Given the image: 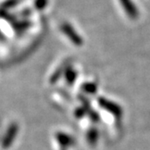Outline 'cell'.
Returning <instances> with one entry per match:
<instances>
[{
  "mask_svg": "<svg viewBox=\"0 0 150 150\" xmlns=\"http://www.w3.org/2000/svg\"><path fill=\"white\" fill-rule=\"evenodd\" d=\"M119 1L121 5L123 6V8L129 15V17L132 18H136L138 17L139 12L134 3L132 2V0H119Z\"/></svg>",
  "mask_w": 150,
  "mask_h": 150,
  "instance_id": "7a4b0ae2",
  "label": "cell"
},
{
  "mask_svg": "<svg viewBox=\"0 0 150 150\" xmlns=\"http://www.w3.org/2000/svg\"><path fill=\"white\" fill-rule=\"evenodd\" d=\"M18 132V125L15 123H12L8 127L5 136L2 141V148L4 149H7L9 148V146H11L14 139L16 138Z\"/></svg>",
  "mask_w": 150,
  "mask_h": 150,
  "instance_id": "6da1fadb",
  "label": "cell"
}]
</instances>
